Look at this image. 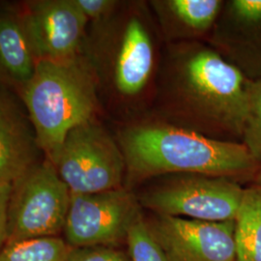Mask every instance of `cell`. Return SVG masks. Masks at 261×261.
Returning a JSON list of instances; mask_svg holds the SVG:
<instances>
[{"label":"cell","instance_id":"1","mask_svg":"<svg viewBox=\"0 0 261 261\" xmlns=\"http://www.w3.org/2000/svg\"><path fill=\"white\" fill-rule=\"evenodd\" d=\"M251 80L220 53L201 45L173 50L161 98L168 123L217 140L242 142Z\"/></svg>","mask_w":261,"mask_h":261},{"label":"cell","instance_id":"2","mask_svg":"<svg viewBox=\"0 0 261 261\" xmlns=\"http://www.w3.org/2000/svg\"><path fill=\"white\" fill-rule=\"evenodd\" d=\"M118 145L126 174L140 181L166 174H201L253 180L261 164L242 142L217 140L168 122L121 130Z\"/></svg>","mask_w":261,"mask_h":261},{"label":"cell","instance_id":"3","mask_svg":"<svg viewBox=\"0 0 261 261\" xmlns=\"http://www.w3.org/2000/svg\"><path fill=\"white\" fill-rule=\"evenodd\" d=\"M19 95L39 146L49 161L70 130L93 119L97 108L92 66L80 55L62 60H38L34 75Z\"/></svg>","mask_w":261,"mask_h":261},{"label":"cell","instance_id":"4","mask_svg":"<svg viewBox=\"0 0 261 261\" xmlns=\"http://www.w3.org/2000/svg\"><path fill=\"white\" fill-rule=\"evenodd\" d=\"M70 200L69 188L44 157L11 184L6 244L58 236L64 230Z\"/></svg>","mask_w":261,"mask_h":261},{"label":"cell","instance_id":"5","mask_svg":"<svg viewBox=\"0 0 261 261\" xmlns=\"http://www.w3.org/2000/svg\"><path fill=\"white\" fill-rule=\"evenodd\" d=\"M50 162L71 194H95L123 187L126 164L121 149L94 118L70 130Z\"/></svg>","mask_w":261,"mask_h":261},{"label":"cell","instance_id":"6","mask_svg":"<svg viewBox=\"0 0 261 261\" xmlns=\"http://www.w3.org/2000/svg\"><path fill=\"white\" fill-rule=\"evenodd\" d=\"M244 191L232 178L175 174L144 192L139 202L161 216L226 222L235 221Z\"/></svg>","mask_w":261,"mask_h":261},{"label":"cell","instance_id":"7","mask_svg":"<svg viewBox=\"0 0 261 261\" xmlns=\"http://www.w3.org/2000/svg\"><path fill=\"white\" fill-rule=\"evenodd\" d=\"M139 199L125 188L95 194H71L63 232L72 248L112 247L126 241L140 214Z\"/></svg>","mask_w":261,"mask_h":261},{"label":"cell","instance_id":"8","mask_svg":"<svg viewBox=\"0 0 261 261\" xmlns=\"http://www.w3.org/2000/svg\"><path fill=\"white\" fill-rule=\"evenodd\" d=\"M148 225L168 261H236L235 221L157 215Z\"/></svg>","mask_w":261,"mask_h":261},{"label":"cell","instance_id":"9","mask_svg":"<svg viewBox=\"0 0 261 261\" xmlns=\"http://www.w3.org/2000/svg\"><path fill=\"white\" fill-rule=\"evenodd\" d=\"M19 15L37 60L79 55L88 19L74 0L28 1Z\"/></svg>","mask_w":261,"mask_h":261},{"label":"cell","instance_id":"10","mask_svg":"<svg viewBox=\"0 0 261 261\" xmlns=\"http://www.w3.org/2000/svg\"><path fill=\"white\" fill-rule=\"evenodd\" d=\"M219 20L220 53L249 80L261 77V0L224 2Z\"/></svg>","mask_w":261,"mask_h":261},{"label":"cell","instance_id":"11","mask_svg":"<svg viewBox=\"0 0 261 261\" xmlns=\"http://www.w3.org/2000/svg\"><path fill=\"white\" fill-rule=\"evenodd\" d=\"M42 155L21 100L0 87V185H11Z\"/></svg>","mask_w":261,"mask_h":261},{"label":"cell","instance_id":"12","mask_svg":"<svg viewBox=\"0 0 261 261\" xmlns=\"http://www.w3.org/2000/svg\"><path fill=\"white\" fill-rule=\"evenodd\" d=\"M154 46L145 22L132 16L125 22L114 60V84L123 96L140 94L154 68Z\"/></svg>","mask_w":261,"mask_h":261},{"label":"cell","instance_id":"13","mask_svg":"<svg viewBox=\"0 0 261 261\" xmlns=\"http://www.w3.org/2000/svg\"><path fill=\"white\" fill-rule=\"evenodd\" d=\"M37 62L19 12H0V79L19 93L34 75Z\"/></svg>","mask_w":261,"mask_h":261},{"label":"cell","instance_id":"14","mask_svg":"<svg viewBox=\"0 0 261 261\" xmlns=\"http://www.w3.org/2000/svg\"><path fill=\"white\" fill-rule=\"evenodd\" d=\"M236 261H261V172L245 188L235 219Z\"/></svg>","mask_w":261,"mask_h":261},{"label":"cell","instance_id":"15","mask_svg":"<svg viewBox=\"0 0 261 261\" xmlns=\"http://www.w3.org/2000/svg\"><path fill=\"white\" fill-rule=\"evenodd\" d=\"M71 247L58 236L5 244L0 261H68Z\"/></svg>","mask_w":261,"mask_h":261},{"label":"cell","instance_id":"16","mask_svg":"<svg viewBox=\"0 0 261 261\" xmlns=\"http://www.w3.org/2000/svg\"><path fill=\"white\" fill-rule=\"evenodd\" d=\"M172 17L192 33H204L223 9L221 0H168L162 2Z\"/></svg>","mask_w":261,"mask_h":261},{"label":"cell","instance_id":"17","mask_svg":"<svg viewBox=\"0 0 261 261\" xmlns=\"http://www.w3.org/2000/svg\"><path fill=\"white\" fill-rule=\"evenodd\" d=\"M126 242L130 261H168L141 214L130 224Z\"/></svg>","mask_w":261,"mask_h":261},{"label":"cell","instance_id":"18","mask_svg":"<svg viewBox=\"0 0 261 261\" xmlns=\"http://www.w3.org/2000/svg\"><path fill=\"white\" fill-rule=\"evenodd\" d=\"M242 143L261 164V77L250 83Z\"/></svg>","mask_w":261,"mask_h":261},{"label":"cell","instance_id":"19","mask_svg":"<svg viewBox=\"0 0 261 261\" xmlns=\"http://www.w3.org/2000/svg\"><path fill=\"white\" fill-rule=\"evenodd\" d=\"M68 261H130L126 253L112 247L95 246L84 248H72Z\"/></svg>","mask_w":261,"mask_h":261},{"label":"cell","instance_id":"20","mask_svg":"<svg viewBox=\"0 0 261 261\" xmlns=\"http://www.w3.org/2000/svg\"><path fill=\"white\" fill-rule=\"evenodd\" d=\"M74 2L88 20L105 19L117 6V2L113 0H74Z\"/></svg>","mask_w":261,"mask_h":261},{"label":"cell","instance_id":"21","mask_svg":"<svg viewBox=\"0 0 261 261\" xmlns=\"http://www.w3.org/2000/svg\"><path fill=\"white\" fill-rule=\"evenodd\" d=\"M11 185H0V252L7 238V207Z\"/></svg>","mask_w":261,"mask_h":261}]
</instances>
